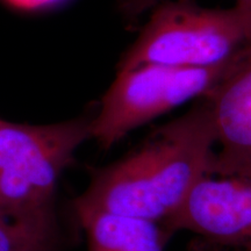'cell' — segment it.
Instances as JSON below:
<instances>
[{
	"instance_id": "1",
	"label": "cell",
	"mask_w": 251,
	"mask_h": 251,
	"mask_svg": "<svg viewBox=\"0 0 251 251\" xmlns=\"http://www.w3.org/2000/svg\"><path fill=\"white\" fill-rule=\"evenodd\" d=\"M157 127L111 164L93 168L75 213L106 212L168 224L192 188L209 175L216 149L213 113L205 98Z\"/></svg>"
},
{
	"instance_id": "2",
	"label": "cell",
	"mask_w": 251,
	"mask_h": 251,
	"mask_svg": "<svg viewBox=\"0 0 251 251\" xmlns=\"http://www.w3.org/2000/svg\"><path fill=\"white\" fill-rule=\"evenodd\" d=\"M91 117L50 125L0 119V211L57 242L55 194L75 152L91 139Z\"/></svg>"
},
{
	"instance_id": "3",
	"label": "cell",
	"mask_w": 251,
	"mask_h": 251,
	"mask_svg": "<svg viewBox=\"0 0 251 251\" xmlns=\"http://www.w3.org/2000/svg\"><path fill=\"white\" fill-rule=\"evenodd\" d=\"M251 43V13L234 5L205 8L190 0L158 2L118 70L142 64L207 69L228 63Z\"/></svg>"
},
{
	"instance_id": "4",
	"label": "cell",
	"mask_w": 251,
	"mask_h": 251,
	"mask_svg": "<svg viewBox=\"0 0 251 251\" xmlns=\"http://www.w3.org/2000/svg\"><path fill=\"white\" fill-rule=\"evenodd\" d=\"M231 59L207 69L142 64L118 70L91 121V139L108 150L153 119L190 100L205 98L218 85Z\"/></svg>"
},
{
	"instance_id": "5",
	"label": "cell",
	"mask_w": 251,
	"mask_h": 251,
	"mask_svg": "<svg viewBox=\"0 0 251 251\" xmlns=\"http://www.w3.org/2000/svg\"><path fill=\"white\" fill-rule=\"evenodd\" d=\"M187 230L212 246L251 250V178L206 175L166 224Z\"/></svg>"
},
{
	"instance_id": "6",
	"label": "cell",
	"mask_w": 251,
	"mask_h": 251,
	"mask_svg": "<svg viewBox=\"0 0 251 251\" xmlns=\"http://www.w3.org/2000/svg\"><path fill=\"white\" fill-rule=\"evenodd\" d=\"M205 99L218 147L209 175L251 178V43L234 56Z\"/></svg>"
},
{
	"instance_id": "7",
	"label": "cell",
	"mask_w": 251,
	"mask_h": 251,
	"mask_svg": "<svg viewBox=\"0 0 251 251\" xmlns=\"http://www.w3.org/2000/svg\"><path fill=\"white\" fill-rule=\"evenodd\" d=\"M89 251H165L172 231L165 224L106 212L75 213Z\"/></svg>"
},
{
	"instance_id": "8",
	"label": "cell",
	"mask_w": 251,
	"mask_h": 251,
	"mask_svg": "<svg viewBox=\"0 0 251 251\" xmlns=\"http://www.w3.org/2000/svg\"><path fill=\"white\" fill-rule=\"evenodd\" d=\"M54 241L0 211V251H52Z\"/></svg>"
},
{
	"instance_id": "9",
	"label": "cell",
	"mask_w": 251,
	"mask_h": 251,
	"mask_svg": "<svg viewBox=\"0 0 251 251\" xmlns=\"http://www.w3.org/2000/svg\"><path fill=\"white\" fill-rule=\"evenodd\" d=\"M158 4V0H121L120 9L126 17L135 19Z\"/></svg>"
},
{
	"instance_id": "10",
	"label": "cell",
	"mask_w": 251,
	"mask_h": 251,
	"mask_svg": "<svg viewBox=\"0 0 251 251\" xmlns=\"http://www.w3.org/2000/svg\"><path fill=\"white\" fill-rule=\"evenodd\" d=\"M192 251H227V249H225V248L212 246V244L203 242L201 246H197L196 249Z\"/></svg>"
},
{
	"instance_id": "11",
	"label": "cell",
	"mask_w": 251,
	"mask_h": 251,
	"mask_svg": "<svg viewBox=\"0 0 251 251\" xmlns=\"http://www.w3.org/2000/svg\"><path fill=\"white\" fill-rule=\"evenodd\" d=\"M240 8L244 9V11L251 13V0H235V4Z\"/></svg>"
},
{
	"instance_id": "12",
	"label": "cell",
	"mask_w": 251,
	"mask_h": 251,
	"mask_svg": "<svg viewBox=\"0 0 251 251\" xmlns=\"http://www.w3.org/2000/svg\"><path fill=\"white\" fill-rule=\"evenodd\" d=\"M9 1L14 2L18 6H31L33 5V0H9Z\"/></svg>"
},
{
	"instance_id": "13",
	"label": "cell",
	"mask_w": 251,
	"mask_h": 251,
	"mask_svg": "<svg viewBox=\"0 0 251 251\" xmlns=\"http://www.w3.org/2000/svg\"><path fill=\"white\" fill-rule=\"evenodd\" d=\"M250 251H251V250H250Z\"/></svg>"
}]
</instances>
